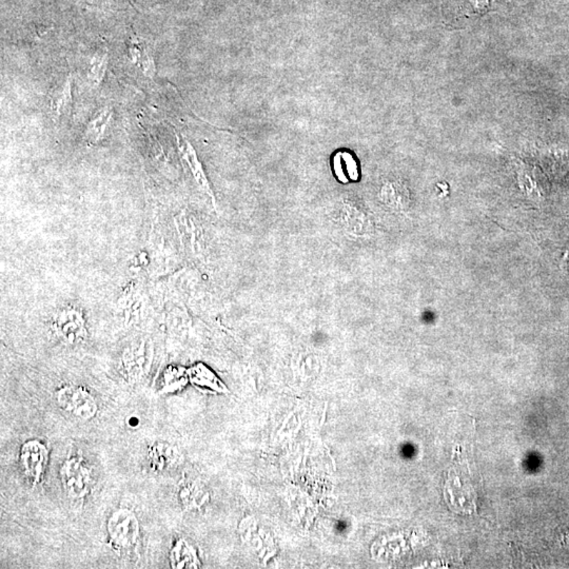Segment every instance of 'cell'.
<instances>
[{"instance_id": "1", "label": "cell", "mask_w": 569, "mask_h": 569, "mask_svg": "<svg viewBox=\"0 0 569 569\" xmlns=\"http://www.w3.org/2000/svg\"><path fill=\"white\" fill-rule=\"evenodd\" d=\"M448 473L445 482V502L451 510L464 515L477 513V502L479 498L480 481L475 480L470 466L466 460H458Z\"/></svg>"}, {"instance_id": "2", "label": "cell", "mask_w": 569, "mask_h": 569, "mask_svg": "<svg viewBox=\"0 0 569 569\" xmlns=\"http://www.w3.org/2000/svg\"><path fill=\"white\" fill-rule=\"evenodd\" d=\"M108 545L119 555L131 553L141 540V523L134 511L119 508L108 518Z\"/></svg>"}, {"instance_id": "3", "label": "cell", "mask_w": 569, "mask_h": 569, "mask_svg": "<svg viewBox=\"0 0 569 569\" xmlns=\"http://www.w3.org/2000/svg\"><path fill=\"white\" fill-rule=\"evenodd\" d=\"M59 477L66 495L73 501H83L90 495L92 473L81 453L70 455L64 460Z\"/></svg>"}, {"instance_id": "4", "label": "cell", "mask_w": 569, "mask_h": 569, "mask_svg": "<svg viewBox=\"0 0 569 569\" xmlns=\"http://www.w3.org/2000/svg\"><path fill=\"white\" fill-rule=\"evenodd\" d=\"M61 409L75 418L90 421L99 413V404L92 393L81 385L69 384L55 393Z\"/></svg>"}, {"instance_id": "5", "label": "cell", "mask_w": 569, "mask_h": 569, "mask_svg": "<svg viewBox=\"0 0 569 569\" xmlns=\"http://www.w3.org/2000/svg\"><path fill=\"white\" fill-rule=\"evenodd\" d=\"M52 330L56 338L69 346L81 344L88 336L83 312L74 307L61 308L54 314Z\"/></svg>"}, {"instance_id": "6", "label": "cell", "mask_w": 569, "mask_h": 569, "mask_svg": "<svg viewBox=\"0 0 569 569\" xmlns=\"http://www.w3.org/2000/svg\"><path fill=\"white\" fill-rule=\"evenodd\" d=\"M49 455V447L37 438L26 440L19 448V465L33 488L43 482L48 466Z\"/></svg>"}, {"instance_id": "7", "label": "cell", "mask_w": 569, "mask_h": 569, "mask_svg": "<svg viewBox=\"0 0 569 569\" xmlns=\"http://www.w3.org/2000/svg\"><path fill=\"white\" fill-rule=\"evenodd\" d=\"M151 351L145 342L128 347L121 356V368L129 383H136L147 373L151 362Z\"/></svg>"}, {"instance_id": "8", "label": "cell", "mask_w": 569, "mask_h": 569, "mask_svg": "<svg viewBox=\"0 0 569 569\" xmlns=\"http://www.w3.org/2000/svg\"><path fill=\"white\" fill-rule=\"evenodd\" d=\"M178 459V449L166 440H154L148 446V464L154 473H166V470L172 468L176 464Z\"/></svg>"}, {"instance_id": "9", "label": "cell", "mask_w": 569, "mask_h": 569, "mask_svg": "<svg viewBox=\"0 0 569 569\" xmlns=\"http://www.w3.org/2000/svg\"><path fill=\"white\" fill-rule=\"evenodd\" d=\"M177 147H178L179 154L185 161L186 165L191 171L192 176L196 179L197 185L201 188V191L205 192L212 201H214V196L210 188L209 181L203 172V166L198 161V157L191 143L183 135L176 134Z\"/></svg>"}, {"instance_id": "10", "label": "cell", "mask_w": 569, "mask_h": 569, "mask_svg": "<svg viewBox=\"0 0 569 569\" xmlns=\"http://www.w3.org/2000/svg\"><path fill=\"white\" fill-rule=\"evenodd\" d=\"M128 54L130 59L143 75L147 77H153L156 68H155L153 52L147 41L139 36H131L128 43Z\"/></svg>"}, {"instance_id": "11", "label": "cell", "mask_w": 569, "mask_h": 569, "mask_svg": "<svg viewBox=\"0 0 569 569\" xmlns=\"http://www.w3.org/2000/svg\"><path fill=\"white\" fill-rule=\"evenodd\" d=\"M112 117L113 112L109 107L103 108L95 113L85 130V139L89 145H95L105 136Z\"/></svg>"}, {"instance_id": "12", "label": "cell", "mask_w": 569, "mask_h": 569, "mask_svg": "<svg viewBox=\"0 0 569 569\" xmlns=\"http://www.w3.org/2000/svg\"><path fill=\"white\" fill-rule=\"evenodd\" d=\"M169 561L174 569L197 568L198 564L196 551L183 539L174 542L170 549Z\"/></svg>"}, {"instance_id": "13", "label": "cell", "mask_w": 569, "mask_h": 569, "mask_svg": "<svg viewBox=\"0 0 569 569\" xmlns=\"http://www.w3.org/2000/svg\"><path fill=\"white\" fill-rule=\"evenodd\" d=\"M51 108L56 117H63L72 109V79L66 77L65 81L57 86L51 95Z\"/></svg>"}, {"instance_id": "14", "label": "cell", "mask_w": 569, "mask_h": 569, "mask_svg": "<svg viewBox=\"0 0 569 569\" xmlns=\"http://www.w3.org/2000/svg\"><path fill=\"white\" fill-rule=\"evenodd\" d=\"M109 63V53L106 46L99 48L90 59L88 68V79L94 86L101 85L105 79Z\"/></svg>"}, {"instance_id": "15", "label": "cell", "mask_w": 569, "mask_h": 569, "mask_svg": "<svg viewBox=\"0 0 569 569\" xmlns=\"http://www.w3.org/2000/svg\"><path fill=\"white\" fill-rule=\"evenodd\" d=\"M187 383V373L179 367L169 366L163 373L161 393H173L181 391Z\"/></svg>"}, {"instance_id": "16", "label": "cell", "mask_w": 569, "mask_h": 569, "mask_svg": "<svg viewBox=\"0 0 569 569\" xmlns=\"http://www.w3.org/2000/svg\"><path fill=\"white\" fill-rule=\"evenodd\" d=\"M188 374H189L192 383L197 387H207L208 389L216 391H223L221 383L216 376L203 365H197L193 367Z\"/></svg>"}, {"instance_id": "17", "label": "cell", "mask_w": 569, "mask_h": 569, "mask_svg": "<svg viewBox=\"0 0 569 569\" xmlns=\"http://www.w3.org/2000/svg\"><path fill=\"white\" fill-rule=\"evenodd\" d=\"M178 498L183 506L188 508L199 506L207 501L206 498H199V491L196 485H185L183 483L179 484Z\"/></svg>"}, {"instance_id": "18", "label": "cell", "mask_w": 569, "mask_h": 569, "mask_svg": "<svg viewBox=\"0 0 569 569\" xmlns=\"http://www.w3.org/2000/svg\"><path fill=\"white\" fill-rule=\"evenodd\" d=\"M470 1L471 4L478 10H483V9L486 8L487 4H488V0H470Z\"/></svg>"}]
</instances>
